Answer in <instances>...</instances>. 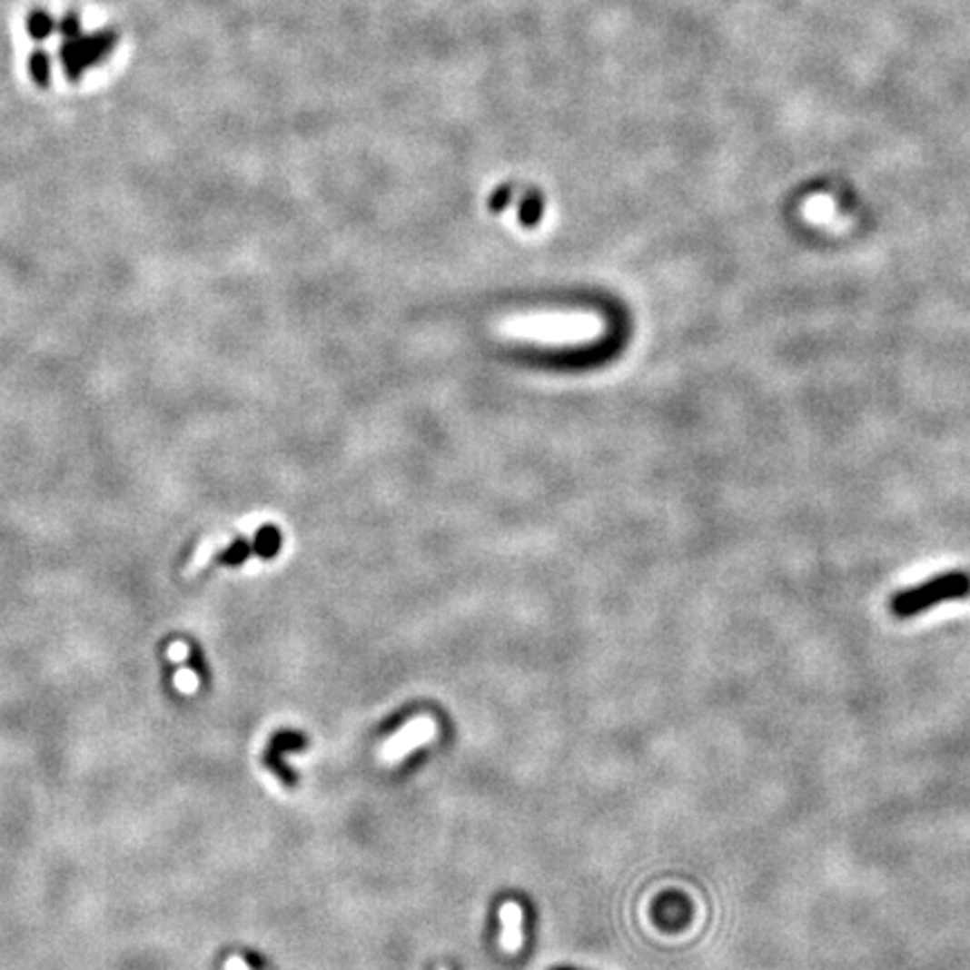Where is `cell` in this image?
Returning <instances> with one entry per match:
<instances>
[{
	"label": "cell",
	"mask_w": 970,
	"mask_h": 970,
	"mask_svg": "<svg viewBox=\"0 0 970 970\" xmlns=\"http://www.w3.org/2000/svg\"><path fill=\"white\" fill-rule=\"evenodd\" d=\"M966 598H970L968 570H945L925 582L894 593L889 600V613L898 620H907V618L921 616L932 607L966 600Z\"/></svg>",
	"instance_id": "obj_1"
},
{
	"label": "cell",
	"mask_w": 970,
	"mask_h": 970,
	"mask_svg": "<svg viewBox=\"0 0 970 970\" xmlns=\"http://www.w3.org/2000/svg\"><path fill=\"white\" fill-rule=\"evenodd\" d=\"M436 732H439V726H436V721L431 719V717H416V719L409 721L407 726H402L396 735H391L384 741L382 750H380V759H382L384 764L402 762L411 750L430 744L436 737Z\"/></svg>",
	"instance_id": "obj_2"
},
{
	"label": "cell",
	"mask_w": 970,
	"mask_h": 970,
	"mask_svg": "<svg viewBox=\"0 0 970 970\" xmlns=\"http://www.w3.org/2000/svg\"><path fill=\"white\" fill-rule=\"evenodd\" d=\"M499 921H501L499 944L508 953H517L524 945V907L515 901L503 903L499 907Z\"/></svg>",
	"instance_id": "obj_3"
},
{
	"label": "cell",
	"mask_w": 970,
	"mask_h": 970,
	"mask_svg": "<svg viewBox=\"0 0 970 970\" xmlns=\"http://www.w3.org/2000/svg\"><path fill=\"white\" fill-rule=\"evenodd\" d=\"M27 30H30L32 39H47L54 30H59V23L45 12H32L27 18Z\"/></svg>",
	"instance_id": "obj_4"
},
{
	"label": "cell",
	"mask_w": 970,
	"mask_h": 970,
	"mask_svg": "<svg viewBox=\"0 0 970 970\" xmlns=\"http://www.w3.org/2000/svg\"><path fill=\"white\" fill-rule=\"evenodd\" d=\"M30 74L36 84H47L52 74V59L45 52L39 50L30 56Z\"/></svg>",
	"instance_id": "obj_5"
},
{
	"label": "cell",
	"mask_w": 970,
	"mask_h": 970,
	"mask_svg": "<svg viewBox=\"0 0 970 970\" xmlns=\"http://www.w3.org/2000/svg\"><path fill=\"white\" fill-rule=\"evenodd\" d=\"M198 686H201V678H198V674L192 672V669H180L178 677H175V688L183 689L184 694L196 692Z\"/></svg>",
	"instance_id": "obj_6"
},
{
	"label": "cell",
	"mask_w": 970,
	"mask_h": 970,
	"mask_svg": "<svg viewBox=\"0 0 970 970\" xmlns=\"http://www.w3.org/2000/svg\"><path fill=\"white\" fill-rule=\"evenodd\" d=\"M187 654H189L187 645H183V643L171 645V649H169V658L171 660H184V658H187Z\"/></svg>",
	"instance_id": "obj_7"
},
{
	"label": "cell",
	"mask_w": 970,
	"mask_h": 970,
	"mask_svg": "<svg viewBox=\"0 0 970 970\" xmlns=\"http://www.w3.org/2000/svg\"><path fill=\"white\" fill-rule=\"evenodd\" d=\"M225 968H227V970H250V968L245 966V962H242V959H239V957L227 959V966H225Z\"/></svg>",
	"instance_id": "obj_8"
}]
</instances>
